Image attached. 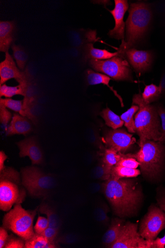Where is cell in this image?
<instances>
[{
	"mask_svg": "<svg viewBox=\"0 0 165 248\" xmlns=\"http://www.w3.org/2000/svg\"><path fill=\"white\" fill-rule=\"evenodd\" d=\"M102 141L106 148L123 154L130 150L136 143L133 134L120 128L106 132Z\"/></svg>",
	"mask_w": 165,
	"mask_h": 248,
	"instance_id": "9",
	"label": "cell"
},
{
	"mask_svg": "<svg viewBox=\"0 0 165 248\" xmlns=\"http://www.w3.org/2000/svg\"><path fill=\"white\" fill-rule=\"evenodd\" d=\"M22 184L33 197L40 198L48 196L56 186L53 176L34 167L21 170Z\"/></svg>",
	"mask_w": 165,
	"mask_h": 248,
	"instance_id": "6",
	"label": "cell"
},
{
	"mask_svg": "<svg viewBox=\"0 0 165 248\" xmlns=\"http://www.w3.org/2000/svg\"><path fill=\"white\" fill-rule=\"evenodd\" d=\"M156 200L158 206L165 212V190H160L157 195Z\"/></svg>",
	"mask_w": 165,
	"mask_h": 248,
	"instance_id": "41",
	"label": "cell"
},
{
	"mask_svg": "<svg viewBox=\"0 0 165 248\" xmlns=\"http://www.w3.org/2000/svg\"><path fill=\"white\" fill-rule=\"evenodd\" d=\"M39 211L42 214L45 215L48 218L49 227L59 231L61 226V221L54 209L50 205L43 202L39 207Z\"/></svg>",
	"mask_w": 165,
	"mask_h": 248,
	"instance_id": "23",
	"label": "cell"
},
{
	"mask_svg": "<svg viewBox=\"0 0 165 248\" xmlns=\"http://www.w3.org/2000/svg\"><path fill=\"white\" fill-rule=\"evenodd\" d=\"M0 77L1 85L11 79H15L19 84L30 83L28 71L22 72L18 69L9 52L6 53L5 60L0 63Z\"/></svg>",
	"mask_w": 165,
	"mask_h": 248,
	"instance_id": "10",
	"label": "cell"
},
{
	"mask_svg": "<svg viewBox=\"0 0 165 248\" xmlns=\"http://www.w3.org/2000/svg\"><path fill=\"white\" fill-rule=\"evenodd\" d=\"M157 111L161 121L162 135L159 142L164 143L165 142V109L162 106H160L157 108Z\"/></svg>",
	"mask_w": 165,
	"mask_h": 248,
	"instance_id": "36",
	"label": "cell"
},
{
	"mask_svg": "<svg viewBox=\"0 0 165 248\" xmlns=\"http://www.w3.org/2000/svg\"><path fill=\"white\" fill-rule=\"evenodd\" d=\"M91 190L94 192H98L100 191L103 192L104 186L103 184L100 185L99 184H94L93 186L91 188Z\"/></svg>",
	"mask_w": 165,
	"mask_h": 248,
	"instance_id": "44",
	"label": "cell"
},
{
	"mask_svg": "<svg viewBox=\"0 0 165 248\" xmlns=\"http://www.w3.org/2000/svg\"><path fill=\"white\" fill-rule=\"evenodd\" d=\"M101 116L104 120L105 124L112 129L121 128L124 122L119 116L117 115L108 108L103 109L100 113Z\"/></svg>",
	"mask_w": 165,
	"mask_h": 248,
	"instance_id": "26",
	"label": "cell"
},
{
	"mask_svg": "<svg viewBox=\"0 0 165 248\" xmlns=\"http://www.w3.org/2000/svg\"><path fill=\"white\" fill-rule=\"evenodd\" d=\"M78 240V237L73 234H67L59 237L57 242L64 244H72L76 243Z\"/></svg>",
	"mask_w": 165,
	"mask_h": 248,
	"instance_id": "39",
	"label": "cell"
},
{
	"mask_svg": "<svg viewBox=\"0 0 165 248\" xmlns=\"http://www.w3.org/2000/svg\"><path fill=\"white\" fill-rule=\"evenodd\" d=\"M30 86V83L19 84L16 86H9L3 84L0 86V96L7 98H11L18 95L25 97H32Z\"/></svg>",
	"mask_w": 165,
	"mask_h": 248,
	"instance_id": "20",
	"label": "cell"
},
{
	"mask_svg": "<svg viewBox=\"0 0 165 248\" xmlns=\"http://www.w3.org/2000/svg\"><path fill=\"white\" fill-rule=\"evenodd\" d=\"M22 239H20L14 237L9 236L5 248H24L25 243Z\"/></svg>",
	"mask_w": 165,
	"mask_h": 248,
	"instance_id": "37",
	"label": "cell"
},
{
	"mask_svg": "<svg viewBox=\"0 0 165 248\" xmlns=\"http://www.w3.org/2000/svg\"><path fill=\"white\" fill-rule=\"evenodd\" d=\"M90 64L94 70L104 73L115 80H132L130 66L124 57L117 56L103 60L90 59Z\"/></svg>",
	"mask_w": 165,
	"mask_h": 248,
	"instance_id": "7",
	"label": "cell"
},
{
	"mask_svg": "<svg viewBox=\"0 0 165 248\" xmlns=\"http://www.w3.org/2000/svg\"><path fill=\"white\" fill-rule=\"evenodd\" d=\"M23 195H20L15 184L9 180H1L0 183V209L8 212L14 204L21 203Z\"/></svg>",
	"mask_w": 165,
	"mask_h": 248,
	"instance_id": "11",
	"label": "cell"
},
{
	"mask_svg": "<svg viewBox=\"0 0 165 248\" xmlns=\"http://www.w3.org/2000/svg\"><path fill=\"white\" fill-rule=\"evenodd\" d=\"M15 25L14 21H1L0 22V51L8 52L14 41V32Z\"/></svg>",
	"mask_w": 165,
	"mask_h": 248,
	"instance_id": "18",
	"label": "cell"
},
{
	"mask_svg": "<svg viewBox=\"0 0 165 248\" xmlns=\"http://www.w3.org/2000/svg\"><path fill=\"white\" fill-rule=\"evenodd\" d=\"M139 163L132 157H128L122 153V158L116 166L136 169L139 167Z\"/></svg>",
	"mask_w": 165,
	"mask_h": 248,
	"instance_id": "33",
	"label": "cell"
},
{
	"mask_svg": "<svg viewBox=\"0 0 165 248\" xmlns=\"http://www.w3.org/2000/svg\"><path fill=\"white\" fill-rule=\"evenodd\" d=\"M137 229V223L125 222L119 238L110 248H137L141 238Z\"/></svg>",
	"mask_w": 165,
	"mask_h": 248,
	"instance_id": "12",
	"label": "cell"
},
{
	"mask_svg": "<svg viewBox=\"0 0 165 248\" xmlns=\"http://www.w3.org/2000/svg\"><path fill=\"white\" fill-rule=\"evenodd\" d=\"M86 58L87 59L99 60L109 59L117 56L124 57L119 50L115 53H111L105 49H99L93 47L92 43L87 44L86 46Z\"/></svg>",
	"mask_w": 165,
	"mask_h": 248,
	"instance_id": "22",
	"label": "cell"
},
{
	"mask_svg": "<svg viewBox=\"0 0 165 248\" xmlns=\"http://www.w3.org/2000/svg\"><path fill=\"white\" fill-rule=\"evenodd\" d=\"M165 248V234L162 238H156L152 241L151 248Z\"/></svg>",
	"mask_w": 165,
	"mask_h": 248,
	"instance_id": "42",
	"label": "cell"
},
{
	"mask_svg": "<svg viewBox=\"0 0 165 248\" xmlns=\"http://www.w3.org/2000/svg\"><path fill=\"white\" fill-rule=\"evenodd\" d=\"M11 48L13 51V56L17 65L19 70L22 71L24 70L28 61V54L24 49H23L15 44H13L12 45Z\"/></svg>",
	"mask_w": 165,
	"mask_h": 248,
	"instance_id": "30",
	"label": "cell"
},
{
	"mask_svg": "<svg viewBox=\"0 0 165 248\" xmlns=\"http://www.w3.org/2000/svg\"><path fill=\"white\" fill-rule=\"evenodd\" d=\"M162 93V90L159 86L151 84L146 86L141 96L146 104H150L157 100Z\"/></svg>",
	"mask_w": 165,
	"mask_h": 248,
	"instance_id": "29",
	"label": "cell"
},
{
	"mask_svg": "<svg viewBox=\"0 0 165 248\" xmlns=\"http://www.w3.org/2000/svg\"><path fill=\"white\" fill-rule=\"evenodd\" d=\"M111 78L105 75L100 73H96L91 70H88L87 71V80L88 84L90 85H95L103 84L108 86L114 95L120 100L122 107H124V103L122 97L113 89V87L109 85Z\"/></svg>",
	"mask_w": 165,
	"mask_h": 248,
	"instance_id": "21",
	"label": "cell"
},
{
	"mask_svg": "<svg viewBox=\"0 0 165 248\" xmlns=\"http://www.w3.org/2000/svg\"><path fill=\"white\" fill-rule=\"evenodd\" d=\"M60 231L49 227L45 230L41 234L51 241L55 242Z\"/></svg>",
	"mask_w": 165,
	"mask_h": 248,
	"instance_id": "38",
	"label": "cell"
},
{
	"mask_svg": "<svg viewBox=\"0 0 165 248\" xmlns=\"http://www.w3.org/2000/svg\"><path fill=\"white\" fill-rule=\"evenodd\" d=\"M49 227V223L48 218L39 216L34 227L35 233L41 234Z\"/></svg>",
	"mask_w": 165,
	"mask_h": 248,
	"instance_id": "35",
	"label": "cell"
},
{
	"mask_svg": "<svg viewBox=\"0 0 165 248\" xmlns=\"http://www.w3.org/2000/svg\"><path fill=\"white\" fill-rule=\"evenodd\" d=\"M133 104L139 107L135 115V132L139 138V146H142L147 140L159 141L162 132L157 108L146 104L140 93L134 96Z\"/></svg>",
	"mask_w": 165,
	"mask_h": 248,
	"instance_id": "2",
	"label": "cell"
},
{
	"mask_svg": "<svg viewBox=\"0 0 165 248\" xmlns=\"http://www.w3.org/2000/svg\"><path fill=\"white\" fill-rule=\"evenodd\" d=\"M124 219L120 217L113 218L109 225V228L102 238L103 245L110 248L119 238L125 223Z\"/></svg>",
	"mask_w": 165,
	"mask_h": 248,
	"instance_id": "17",
	"label": "cell"
},
{
	"mask_svg": "<svg viewBox=\"0 0 165 248\" xmlns=\"http://www.w3.org/2000/svg\"><path fill=\"white\" fill-rule=\"evenodd\" d=\"M115 8L109 12L113 16L115 22L114 28L109 31L108 34L111 38L124 41L125 23L124 17L129 6L126 0H115Z\"/></svg>",
	"mask_w": 165,
	"mask_h": 248,
	"instance_id": "13",
	"label": "cell"
},
{
	"mask_svg": "<svg viewBox=\"0 0 165 248\" xmlns=\"http://www.w3.org/2000/svg\"><path fill=\"white\" fill-rule=\"evenodd\" d=\"M93 176L96 179L106 181L111 177V170L105 167L101 159L98 165L94 168Z\"/></svg>",
	"mask_w": 165,
	"mask_h": 248,
	"instance_id": "32",
	"label": "cell"
},
{
	"mask_svg": "<svg viewBox=\"0 0 165 248\" xmlns=\"http://www.w3.org/2000/svg\"><path fill=\"white\" fill-rule=\"evenodd\" d=\"M139 109L138 106L134 105L126 112H124L120 118L124 122V125L128 132L130 133H135V115Z\"/></svg>",
	"mask_w": 165,
	"mask_h": 248,
	"instance_id": "28",
	"label": "cell"
},
{
	"mask_svg": "<svg viewBox=\"0 0 165 248\" xmlns=\"http://www.w3.org/2000/svg\"><path fill=\"white\" fill-rule=\"evenodd\" d=\"M109 211L108 207L105 203H102L96 208L94 216L99 223L105 226H108L110 223V218L107 215Z\"/></svg>",
	"mask_w": 165,
	"mask_h": 248,
	"instance_id": "31",
	"label": "cell"
},
{
	"mask_svg": "<svg viewBox=\"0 0 165 248\" xmlns=\"http://www.w3.org/2000/svg\"><path fill=\"white\" fill-rule=\"evenodd\" d=\"M125 55L134 69L139 73L149 69L152 62V54L150 51L130 49L125 52Z\"/></svg>",
	"mask_w": 165,
	"mask_h": 248,
	"instance_id": "15",
	"label": "cell"
},
{
	"mask_svg": "<svg viewBox=\"0 0 165 248\" xmlns=\"http://www.w3.org/2000/svg\"><path fill=\"white\" fill-rule=\"evenodd\" d=\"M12 118L11 112L3 105L0 104V122L5 128H8V125Z\"/></svg>",
	"mask_w": 165,
	"mask_h": 248,
	"instance_id": "34",
	"label": "cell"
},
{
	"mask_svg": "<svg viewBox=\"0 0 165 248\" xmlns=\"http://www.w3.org/2000/svg\"><path fill=\"white\" fill-rule=\"evenodd\" d=\"M105 148L102 150L103 154L101 160L105 167L111 171L112 168L122 158V153L111 148Z\"/></svg>",
	"mask_w": 165,
	"mask_h": 248,
	"instance_id": "25",
	"label": "cell"
},
{
	"mask_svg": "<svg viewBox=\"0 0 165 248\" xmlns=\"http://www.w3.org/2000/svg\"><path fill=\"white\" fill-rule=\"evenodd\" d=\"M9 237L6 229L4 227L0 228V248H5Z\"/></svg>",
	"mask_w": 165,
	"mask_h": 248,
	"instance_id": "40",
	"label": "cell"
},
{
	"mask_svg": "<svg viewBox=\"0 0 165 248\" xmlns=\"http://www.w3.org/2000/svg\"><path fill=\"white\" fill-rule=\"evenodd\" d=\"M141 174L138 169L121 166H114L111 171V176L116 178H135Z\"/></svg>",
	"mask_w": 165,
	"mask_h": 248,
	"instance_id": "27",
	"label": "cell"
},
{
	"mask_svg": "<svg viewBox=\"0 0 165 248\" xmlns=\"http://www.w3.org/2000/svg\"><path fill=\"white\" fill-rule=\"evenodd\" d=\"M21 203H17L4 217L3 227L9 230L27 241L35 234L33 231V221L36 210L27 211L23 209Z\"/></svg>",
	"mask_w": 165,
	"mask_h": 248,
	"instance_id": "5",
	"label": "cell"
},
{
	"mask_svg": "<svg viewBox=\"0 0 165 248\" xmlns=\"http://www.w3.org/2000/svg\"><path fill=\"white\" fill-rule=\"evenodd\" d=\"M135 154H124L135 159L139 163L140 171L149 180L158 179L165 170V146L164 143L152 140L146 141Z\"/></svg>",
	"mask_w": 165,
	"mask_h": 248,
	"instance_id": "3",
	"label": "cell"
},
{
	"mask_svg": "<svg viewBox=\"0 0 165 248\" xmlns=\"http://www.w3.org/2000/svg\"><path fill=\"white\" fill-rule=\"evenodd\" d=\"M17 145L19 149V156H29L32 165H40L44 161V155L35 138H30L23 140Z\"/></svg>",
	"mask_w": 165,
	"mask_h": 248,
	"instance_id": "14",
	"label": "cell"
},
{
	"mask_svg": "<svg viewBox=\"0 0 165 248\" xmlns=\"http://www.w3.org/2000/svg\"><path fill=\"white\" fill-rule=\"evenodd\" d=\"M126 22V40L119 49L125 56V52L140 40L147 31L152 17L149 6L144 3H132Z\"/></svg>",
	"mask_w": 165,
	"mask_h": 248,
	"instance_id": "4",
	"label": "cell"
},
{
	"mask_svg": "<svg viewBox=\"0 0 165 248\" xmlns=\"http://www.w3.org/2000/svg\"><path fill=\"white\" fill-rule=\"evenodd\" d=\"M28 118L15 113L12 118L10 125L6 130L7 136L15 134L26 135L32 130L31 124Z\"/></svg>",
	"mask_w": 165,
	"mask_h": 248,
	"instance_id": "16",
	"label": "cell"
},
{
	"mask_svg": "<svg viewBox=\"0 0 165 248\" xmlns=\"http://www.w3.org/2000/svg\"><path fill=\"white\" fill-rule=\"evenodd\" d=\"M8 158L7 155L3 151L0 152V170L3 169L5 166V162Z\"/></svg>",
	"mask_w": 165,
	"mask_h": 248,
	"instance_id": "43",
	"label": "cell"
},
{
	"mask_svg": "<svg viewBox=\"0 0 165 248\" xmlns=\"http://www.w3.org/2000/svg\"><path fill=\"white\" fill-rule=\"evenodd\" d=\"M103 186V192L115 215L123 218L136 214L144 195L142 189L134 178L111 176Z\"/></svg>",
	"mask_w": 165,
	"mask_h": 248,
	"instance_id": "1",
	"label": "cell"
},
{
	"mask_svg": "<svg viewBox=\"0 0 165 248\" xmlns=\"http://www.w3.org/2000/svg\"><path fill=\"white\" fill-rule=\"evenodd\" d=\"M165 229V212L159 206L152 205L141 220L138 233L147 240H155Z\"/></svg>",
	"mask_w": 165,
	"mask_h": 248,
	"instance_id": "8",
	"label": "cell"
},
{
	"mask_svg": "<svg viewBox=\"0 0 165 248\" xmlns=\"http://www.w3.org/2000/svg\"><path fill=\"white\" fill-rule=\"evenodd\" d=\"M0 104L18 113L23 117L28 118L34 124L37 122L36 117L33 114L32 108L27 107L23 100H15L11 98L0 99Z\"/></svg>",
	"mask_w": 165,
	"mask_h": 248,
	"instance_id": "19",
	"label": "cell"
},
{
	"mask_svg": "<svg viewBox=\"0 0 165 248\" xmlns=\"http://www.w3.org/2000/svg\"><path fill=\"white\" fill-rule=\"evenodd\" d=\"M26 248H56L55 242L51 241L41 234L36 233L29 240L25 241Z\"/></svg>",
	"mask_w": 165,
	"mask_h": 248,
	"instance_id": "24",
	"label": "cell"
}]
</instances>
